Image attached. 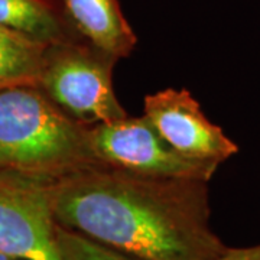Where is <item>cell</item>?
<instances>
[{
    "mask_svg": "<svg viewBox=\"0 0 260 260\" xmlns=\"http://www.w3.org/2000/svg\"><path fill=\"white\" fill-rule=\"evenodd\" d=\"M117 61L85 39L48 45L38 87L83 124L120 120L127 114L113 90Z\"/></svg>",
    "mask_w": 260,
    "mask_h": 260,
    "instance_id": "cell-3",
    "label": "cell"
},
{
    "mask_svg": "<svg viewBox=\"0 0 260 260\" xmlns=\"http://www.w3.org/2000/svg\"><path fill=\"white\" fill-rule=\"evenodd\" d=\"M213 260H260V244L253 247H242V249H230L217 256Z\"/></svg>",
    "mask_w": 260,
    "mask_h": 260,
    "instance_id": "cell-11",
    "label": "cell"
},
{
    "mask_svg": "<svg viewBox=\"0 0 260 260\" xmlns=\"http://www.w3.org/2000/svg\"><path fill=\"white\" fill-rule=\"evenodd\" d=\"M90 140L102 164L146 177L210 181L218 168L181 155L146 116L93 124Z\"/></svg>",
    "mask_w": 260,
    "mask_h": 260,
    "instance_id": "cell-4",
    "label": "cell"
},
{
    "mask_svg": "<svg viewBox=\"0 0 260 260\" xmlns=\"http://www.w3.org/2000/svg\"><path fill=\"white\" fill-rule=\"evenodd\" d=\"M145 116L185 158L223 164L239 152L221 127L207 119L189 91L168 88L145 97Z\"/></svg>",
    "mask_w": 260,
    "mask_h": 260,
    "instance_id": "cell-6",
    "label": "cell"
},
{
    "mask_svg": "<svg viewBox=\"0 0 260 260\" xmlns=\"http://www.w3.org/2000/svg\"><path fill=\"white\" fill-rule=\"evenodd\" d=\"M56 243L64 260H140L103 246L59 224H56Z\"/></svg>",
    "mask_w": 260,
    "mask_h": 260,
    "instance_id": "cell-10",
    "label": "cell"
},
{
    "mask_svg": "<svg viewBox=\"0 0 260 260\" xmlns=\"http://www.w3.org/2000/svg\"><path fill=\"white\" fill-rule=\"evenodd\" d=\"M56 224L140 260H213L208 181L94 167L48 186Z\"/></svg>",
    "mask_w": 260,
    "mask_h": 260,
    "instance_id": "cell-1",
    "label": "cell"
},
{
    "mask_svg": "<svg viewBox=\"0 0 260 260\" xmlns=\"http://www.w3.org/2000/svg\"><path fill=\"white\" fill-rule=\"evenodd\" d=\"M65 15L80 37L117 59L132 54L138 38L119 0H61Z\"/></svg>",
    "mask_w": 260,
    "mask_h": 260,
    "instance_id": "cell-7",
    "label": "cell"
},
{
    "mask_svg": "<svg viewBox=\"0 0 260 260\" xmlns=\"http://www.w3.org/2000/svg\"><path fill=\"white\" fill-rule=\"evenodd\" d=\"M104 167L90 126L70 117L37 85L0 88V177L51 185Z\"/></svg>",
    "mask_w": 260,
    "mask_h": 260,
    "instance_id": "cell-2",
    "label": "cell"
},
{
    "mask_svg": "<svg viewBox=\"0 0 260 260\" xmlns=\"http://www.w3.org/2000/svg\"><path fill=\"white\" fill-rule=\"evenodd\" d=\"M48 45L0 26V88L37 85Z\"/></svg>",
    "mask_w": 260,
    "mask_h": 260,
    "instance_id": "cell-9",
    "label": "cell"
},
{
    "mask_svg": "<svg viewBox=\"0 0 260 260\" xmlns=\"http://www.w3.org/2000/svg\"><path fill=\"white\" fill-rule=\"evenodd\" d=\"M0 26L45 45L83 39L61 0H0Z\"/></svg>",
    "mask_w": 260,
    "mask_h": 260,
    "instance_id": "cell-8",
    "label": "cell"
},
{
    "mask_svg": "<svg viewBox=\"0 0 260 260\" xmlns=\"http://www.w3.org/2000/svg\"><path fill=\"white\" fill-rule=\"evenodd\" d=\"M0 260H13V259L9 257L8 254H5V253H2V251H0Z\"/></svg>",
    "mask_w": 260,
    "mask_h": 260,
    "instance_id": "cell-12",
    "label": "cell"
},
{
    "mask_svg": "<svg viewBox=\"0 0 260 260\" xmlns=\"http://www.w3.org/2000/svg\"><path fill=\"white\" fill-rule=\"evenodd\" d=\"M48 186L0 177V251L13 260H64Z\"/></svg>",
    "mask_w": 260,
    "mask_h": 260,
    "instance_id": "cell-5",
    "label": "cell"
}]
</instances>
